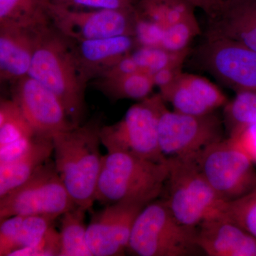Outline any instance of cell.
I'll return each instance as SVG.
<instances>
[{"label":"cell","mask_w":256,"mask_h":256,"mask_svg":"<svg viewBox=\"0 0 256 256\" xmlns=\"http://www.w3.org/2000/svg\"><path fill=\"white\" fill-rule=\"evenodd\" d=\"M24 216H13L2 220L0 226V256H10L16 248Z\"/></svg>","instance_id":"32"},{"label":"cell","mask_w":256,"mask_h":256,"mask_svg":"<svg viewBox=\"0 0 256 256\" xmlns=\"http://www.w3.org/2000/svg\"><path fill=\"white\" fill-rule=\"evenodd\" d=\"M54 218L45 216H24L15 250L28 248L40 244L54 227Z\"/></svg>","instance_id":"29"},{"label":"cell","mask_w":256,"mask_h":256,"mask_svg":"<svg viewBox=\"0 0 256 256\" xmlns=\"http://www.w3.org/2000/svg\"><path fill=\"white\" fill-rule=\"evenodd\" d=\"M169 164L143 159L126 152L102 156L96 201L109 205L122 200L150 204L162 193Z\"/></svg>","instance_id":"3"},{"label":"cell","mask_w":256,"mask_h":256,"mask_svg":"<svg viewBox=\"0 0 256 256\" xmlns=\"http://www.w3.org/2000/svg\"><path fill=\"white\" fill-rule=\"evenodd\" d=\"M36 136L18 104L12 99L2 100L0 102V146Z\"/></svg>","instance_id":"24"},{"label":"cell","mask_w":256,"mask_h":256,"mask_svg":"<svg viewBox=\"0 0 256 256\" xmlns=\"http://www.w3.org/2000/svg\"><path fill=\"white\" fill-rule=\"evenodd\" d=\"M206 36L227 38L256 50V0H225L218 14L208 18Z\"/></svg>","instance_id":"18"},{"label":"cell","mask_w":256,"mask_h":256,"mask_svg":"<svg viewBox=\"0 0 256 256\" xmlns=\"http://www.w3.org/2000/svg\"><path fill=\"white\" fill-rule=\"evenodd\" d=\"M78 206L48 159L18 188L0 197V220L13 216H45L56 220Z\"/></svg>","instance_id":"7"},{"label":"cell","mask_w":256,"mask_h":256,"mask_svg":"<svg viewBox=\"0 0 256 256\" xmlns=\"http://www.w3.org/2000/svg\"><path fill=\"white\" fill-rule=\"evenodd\" d=\"M168 160L166 201L175 218L184 225L197 227L204 220L220 216L226 202L202 174L195 156Z\"/></svg>","instance_id":"6"},{"label":"cell","mask_w":256,"mask_h":256,"mask_svg":"<svg viewBox=\"0 0 256 256\" xmlns=\"http://www.w3.org/2000/svg\"><path fill=\"white\" fill-rule=\"evenodd\" d=\"M54 152L52 138L36 136L30 148L14 161L0 166V197L26 182Z\"/></svg>","instance_id":"19"},{"label":"cell","mask_w":256,"mask_h":256,"mask_svg":"<svg viewBox=\"0 0 256 256\" xmlns=\"http://www.w3.org/2000/svg\"><path fill=\"white\" fill-rule=\"evenodd\" d=\"M197 227L180 223L164 200H154L138 214L127 252L139 256H188L202 252Z\"/></svg>","instance_id":"4"},{"label":"cell","mask_w":256,"mask_h":256,"mask_svg":"<svg viewBox=\"0 0 256 256\" xmlns=\"http://www.w3.org/2000/svg\"><path fill=\"white\" fill-rule=\"evenodd\" d=\"M60 232L54 227L47 234L45 238L35 246L20 249L12 252L10 256H60Z\"/></svg>","instance_id":"33"},{"label":"cell","mask_w":256,"mask_h":256,"mask_svg":"<svg viewBox=\"0 0 256 256\" xmlns=\"http://www.w3.org/2000/svg\"><path fill=\"white\" fill-rule=\"evenodd\" d=\"M195 8L204 12L208 18H213L222 10L225 0H184Z\"/></svg>","instance_id":"38"},{"label":"cell","mask_w":256,"mask_h":256,"mask_svg":"<svg viewBox=\"0 0 256 256\" xmlns=\"http://www.w3.org/2000/svg\"><path fill=\"white\" fill-rule=\"evenodd\" d=\"M164 28L136 12L134 36L138 46L161 47Z\"/></svg>","instance_id":"31"},{"label":"cell","mask_w":256,"mask_h":256,"mask_svg":"<svg viewBox=\"0 0 256 256\" xmlns=\"http://www.w3.org/2000/svg\"><path fill=\"white\" fill-rule=\"evenodd\" d=\"M28 76L58 97L74 126L84 124L88 82L77 64L72 40L50 23L40 30Z\"/></svg>","instance_id":"1"},{"label":"cell","mask_w":256,"mask_h":256,"mask_svg":"<svg viewBox=\"0 0 256 256\" xmlns=\"http://www.w3.org/2000/svg\"><path fill=\"white\" fill-rule=\"evenodd\" d=\"M182 66L183 64L170 66L158 70L152 75L154 86L159 88L160 89L168 86L182 72Z\"/></svg>","instance_id":"37"},{"label":"cell","mask_w":256,"mask_h":256,"mask_svg":"<svg viewBox=\"0 0 256 256\" xmlns=\"http://www.w3.org/2000/svg\"><path fill=\"white\" fill-rule=\"evenodd\" d=\"M160 90L165 102H170L174 110L192 116L212 114L228 101L220 88L208 79L183 72Z\"/></svg>","instance_id":"14"},{"label":"cell","mask_w":256,"mask_h":256,"mask_svg":"<svg viewBox=\"0 0 256 256\" xmlns=\"http://www.w3.org/2000/svg\"><path fill=\"white\" fill-rule=\"evenodd\" d=\"M256 164V124L247 126L228 136Z\"/></svg>","instance_id":"34"},{"label":"cell","mask_w":256,"mask_h":256,"mask_svg":"<svg viewBox=\"0 0 256 256\" xmlns=\"http://www.w3.org/2000/svg\"><path fill=\"white\" fill-rule=\"evenodd\" d=\"M43 26L36 28L0 26L2 82H14L28 75L38 34Z\"/></svg>","instance_id":"17"},{"label":"cell","mask_w":256,"mask_h":256,"mask_svg":"<svg viewBox=\"0 0 256 256\" xmlns=\"http://www.w3.org/2000/svg\"><path fill=\"white\" fill-rule=\"evenodd\" d=\"M196 58L204 70L236 92H256V50L227 38L206 36Z\"/></svg>","instance_id":"10"},{"label":"cell","mask_w":256,"mask_h":256,"mask_svg":"<svg viewBox=\"0 0 256 256\" xmlns=\"http://www.w3.org/2000/svg\"><path fill=\"white\" fill-rule=\"evenodd\" d=\"M101 127L94 119L52 137L57 172L76 204L86 210L96 202L102 165Z\"/></svg>","instance_id":"2"},{"label":"cell","mask_w":256,"mask_h":256,"mask_svg":"<svg viewBox=\"0 0 256 256\" xmlns=\"http://www.w3.org/2000/svg\"><path fill=\"white\" fill-rule=\"evenodd\" d=\"M72 41L77 64L88 82L100 77L114 64L138 47L133 35Z\"/></svg>","instance_id":"16"},{"label":"cell","mask_w":256,"mask_h":256,"mask_svg":"<svg viewBox=\"0 0 256 256\" xmlns=\"http://www.w3.org/2000/svg\"><path fill=\"white\" fill-rule=\"evenodd\" d=\"M54 4L74 10L129 11L136 9L139 0H50Z\"/></svg>","instance_id":"30"},{"label":"cell","mask_w":256,"mask_h":256,"mask_svg":"<svg viewBox=\"0 0 256 256\" xmlns=\"http://www.w3.org/2000/svg\"><path fill=\"white\" fill-rule=\"evenodd\" d=\"M223 121L228 136L256 124V92H236L235 97L224 106Z\"/></svg>","instance_id":"25"},{"label":"cell","mask_w":256,"mask_h":256,"mask_svg":"<svg viewBox=\"0 0 256 256\" xmlns=\"http://www.w3.org/2000/svg\"><path fill=\"white\" fill-rule=\"evenodd\" d=\"M220 216L238 224L256 238V188L237 200L226 202Z\"/></svg>","instance_id":"27"},{"label":"cell","mask_w":256,"mask_h":256,"mask_svg":"<svg viewBox=\"0 0 256 256\" xmlns=\"http://www.w3.org/2000/svg\"><path fill=\"white\" fill-rule=\"evenodd\" d=\"M36 137V136L33 138H24L0 146V166L14 161L24 154L32 146Z\"/></svg>","instance_id":"35"},{"label":"cell","mask_w":256,"mask_h":256,"mask_svg":"<svg viewBox=\"0 0 256 256\" xmlns=\"http://www.w3.org/2000/svg\"><path fill=\"white\" fill-rule=\"evenodd\" d=\"M86 212L76 206L62 216L60 256H94L88 245Z\"/></svg>","instance_id":"22"},{"label":"cell","mask_w":256,"mask_h":256,"mask_svg":"<svg viewBox=\"0 0 256 256\" xmlns=\"http://www.w3.org/2000/svg\"><path fill=\"white\" fill-rule=\"evenodd\" d=\"M165 102L158 94L131 106L118 122L101 127V144L108 152H126L156 162L168 161L158 136L160 118L166 109Z\"/></svg>","instance_id":"5"},{"label":"cell","mask_w":256,"mask_h":256,"mask_svg":"<svg viewBox=\"0 0 256 256\" xmlns=\"http://www.w3.org/2000/svg\"><path fill=\"white\" fill-rule=\"evenodd\" d=\"M196 244L208 256H256V238L222 216L208 218L197 226Z\"/></svg>","instance_id":"15"},{"label":"cell","mask_w":256,"mask_h":256,"mask_svg":"<svg viewBox=\"0 0 256 256\" xmlns=\"http://www.w3.org/2000/svg\"><path fill=\"white\" fill-rule=\"evenodd\" d=\"M94 85L104 95L114 100H144L150 96L156 86L152 76L142 72L114 78H96Z\"/></svg>","instance_id":"21"},{"label":"cell","mask_w":256,"mask_h":256,"mask_svg":"<svg viewBox=\"0 0 256 256\" xmlns=\"http://www.w3.org/2000/svg\"><path fill=\"white\" fill-rule=\"evenodd\" d=\"M190 52V48L172 52L162 47L138 46L131 52V55L140 72L152 76L170 66L184 64Z\"/></svg>","instance_id":"26"},{"label":"cell","mask_w":256,"mask_h":256,"mask_svg":"<svg viewBox=\"0 0 256 256\" xmlns=\"http://www.w3.org/2000/svg\"><path fill=\"white\" fill-rule=\"evenodd\" d=\"M194 9L184 0H139L136 12L165 30L174 24L196 18Z\"/></svg>","instance_id":"23"},{"label":"cell","mask_w":256,"mask_h":256,"mask_svg":"<svg viewBox=\"0 0 256 256\" xmlns=\"http://www.w3.org/2000/svg\"><path fill=\"white\" fill-rule=\"evenodd\" d=\"M195 161L224 202L237 200L256 188L255 163L230 138L207 146L195 156Z\"/></svg>","instance_id":"8"},{"label":"cell","mask_w":256,"mask_h":256,"mask_svg":"<svg viewBox=\"0 0 256 256\" xmlns=\"http://www.w3.org/2000/svg\"><path fill=\"white\" fill-rule=\"evenodd\" d=\"M200 32L196 18L174 24L165 28L161 47L170 52H182L190 48V42Z\"/></svg>","instance_id":"28"},{"label":"cell","mask_w":256,"mask_h":256,"mask_svg":"<svg viewBox=\"0 0 256 256\" xmlns=\"http://www.w3.org/2000/svg\"><path fill=\"white\" fill-rule=\"evenodd\" d=\"M148 204L122 200L107 205L87 227V242L92 256H124L134 222Z\"/></svg>","instance_id":"12"},{"label":"cell","mask_w":256,"mask_h":256,"mask_svg":"<svg viewBox=\"0 0 256 256\" xmlns=\"http://www.w3.org/2000/svg\"><path fill=\"white\" fill-rule=\"evenodd\" d=\"M223 124L214 112L192 116L166 108L158 126L160 148L166 158L196 156L224 139Z\"/></svg>","instance_id":"9"},{"label":"cell","mask_w":256,"mask_h":256,"mask_svg":"<svg viewBox=\"0 0 256 256\" xmlns=\"http://www.w3.org/2000/svg\"><path fill=\"white\" fill-rule=\"evenodd\" d=\"M50 23L60 34L76 42L133 35L136 9L129 11L74 10L54 4L48 6Z\"/></svg>","instance_id":"11"},{"label":"cell","mask_w":256,"mask_h":256,"mask_svg":"<svg viewBox=\"0 0 256 256\" xmlns=\"http://www.w3.org/2000/svg\"><path fill=\"white\" fill-rule=\"evenodd\" d=\"M138 72H140L130 53L114 64L99 78H114V77L122 76L129 75V74L138 73Z\"/></svg>","instance_id":"36"},{"label":"cell","mask_w":256,"mask_h":256,"mask_svg":"<svg viewBox=\"0 0 256 256\" xmlns=\"http://www.w3.org/2000/svg\"><path fill=\"white\" fill-rule=\"evenodd\" d=\"M12 100L20 106L36 136L52 138L75 128L56 96L30 76L13 82Z\"/></svg>","instance_id":"13"},{"label":"cell","mask_w":256,"mask_h":256,"mask_svg":"<svg viewBox=\"0 0 256 256\" xmlns=\"http://www.w3.org/2000/svg\"><path fill=\"white\" fill-rule=\"evenodd\" d=\"M50 0H0V26L36 28L50 23Z\"/></svg>","instance_id":"20"}]
</instances>
